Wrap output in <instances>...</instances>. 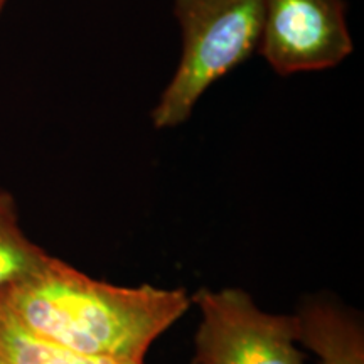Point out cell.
<instances>
[{
  "instance_id": "cell-1",
  "label": "cell",
  "mask_w": 364,
  "mask_h": 364,
  "mask_svg": "<svg viewBox=\"0 0 364 364\" xmlns=\"http://www.w3.org/2000/svg\"><path fill=\"white\" fill-rule=\"evenodd\" d=\"M0 307L22 329L73 353L120 364H144L162 332L184 316V289L117 287L48 257L0 292Z\"/></svg>"
},
{
  "instance_id": "cell-2",
  "label": "cell",
  "mask_w": 364,
  "mask_h": 364,
  "mask_svg": "<svg viewBox=\"0 0 364 364\" xmlns=\"http://www.w3.org/2000/svg\"><path fill=\"white\" fill-rule=\"evenodd\" d=\"M263 12L265 0H174L182 51L152 110L156 129L186 124L203 95L258 51Z\"/></svg>"
},
{
  "instance_id": "cell-3",
  "label": "cell",
  "mask_w": 364,
  "mask_h": 364,
  "mask_svg": "<svg viewBox=\"0 0 364 364\" xmlns=\"http://www.w3.org/2000/svg\"><path fill=\"white\" fill-rule=\"evenodd\" d=\"M196 364H304L294 316L268 314L240 289L198 290Z\"/></svg>"
},
{
  "instance_id": "cell-4",
  "label": "cell",
  "mask_w": 364,
  "mask_h": 364,
  "mask_svg": "<svg viewBox=\"0 0 364 364\" xmlns=\"http://www.w3.org/2000/svg\"><path fill=\"white\" fill-rule=\"evenodd\" d=\"M353 49L344 0H265L258 53L277 75L331 70Z\"/></svg>"
},
{
  "instance_id": "cell-5",
  "label": "cell",
  "mask_w": 364,
  "mask_h": 364,
  "mask_svg": "<svg viewBox=\"0 0 364 364\" xmlns=\"http://www.w3.org/2000/svg\"><path fill=\"white\" fill-rule=\"evenodd\" d=\"M294 317L297 343L321 364H364V329L356 312L327 297H309Z\"/></svg>"
},
{
  "instance_id": "cell-6",
  "label": "cell",
  "mask_w": 364,
  "mask_h": 364,
  "mask_svg": "<svg viewBox=\"0 0 364 364\" xmlns=\"http://www.w3.org/2000/svg\"><path fill=\"white\" fill-rule=\"evenodd\" d=\"M48 257L22 231L16 199L0 189V292L39 268Z\"/></svg>"
},
{
  "instance_id": "cell-7",
  "label": "cell",
  "mask_w": 364,
  "mask_h": 364,
  "mask_svg": "<svg viewBox=\"0 0 364 364\" xmlns=\"http://www.w3.org/2000/svg\"><path fill=\"white\" fill-rule=\"evenodd\" d=\"M0 364H120L88 358L36 338L0 307Z\"/></svg>"
},
{
  "instance_id": "cell-8",
  "label": "cell",
  "mask_w": 364,
  "mask_h": 364,
  "mask_svg": "<svg viewBox=\"0 0 364 364\" xmlns=\"http://www.w3.org/2000/svg\"><path fill=\"white\" fill-rule=\"evenodd\" d=\"M6 4H7V0H0V14H2L4 7H6Z\"/></svg>"
},
{
  "instance_id": "cell-9",
  "label": "cell",
  "mask_w": 364,
  "mask_h": 364,
  "mask_svg": "<svg viewBox=\"0 0 364 364\" xmlns=\"http://www.w3.org/2000/svg\"><path fill=\"white\" fill-rule=\"evenodd\" d=\"M191 364H196V363H194V361H193V363H191Z\"/></svg>"
}]
</instances>
